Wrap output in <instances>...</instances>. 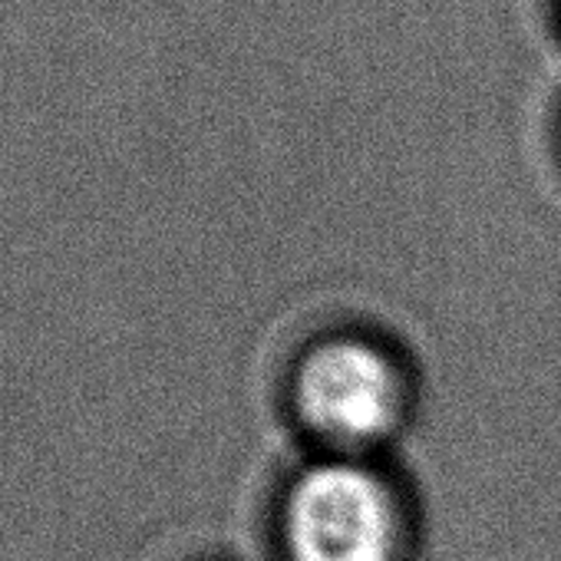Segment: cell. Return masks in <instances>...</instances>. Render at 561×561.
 I'll use <instances>...</instances> for the list:
<instances>
[{"label":"cell","mask_w":561,"mask_h":561,"mask_svg":"<svg viewBox=\"0 0 561 561\" xmlns=\"http://www.w3.org/2000/svg\"><path fill=\"white\" fill-rule=\"evenodd\" d=\"M208 561H218V558H208Z\"/></svg>","instance_id":"3957f363"},{"label":"cell","mask_w":561,"mask_h":561,"mask_svg":"<svg viewBox=\"0 0 561 561\" xmlns=\"http://www.w3.org/2000/svg\"><path fill=\"white\" fill-rule=\"evenodd\" d=\"M277 407L301 453L393 459L423 413V374L390 331L341 321L295 344Z\"/></svg>","instance_id":"6da1fadb"},{"label":"cell","mask_w":561,"mask_h":561,"mask_svg":"<svg viewBox=\"0 0 561 561\" xmlns=\"http://www.w3.org/2000/svg\"><path fill=\"white\" fill-rule=\"evenodd\" d=\"M271 561H420L423 502L397 459L301 453L267 499Z\"/></svg>","instance_id":"7a4b0ae2"}]
</instances>
